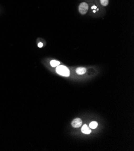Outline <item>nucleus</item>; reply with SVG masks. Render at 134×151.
<instances>
[{"label": "nucleus", "instance_id": "obj_1", "mask_svg": "<svg viewBox=\"0 0 134 151\" xmlns=\"http://www.w3.org/2000/svg\"><path fill=\"white\" fill-rule=\"evenodd\" d=\"M56 72L58 74H59L61 76L68 77L70 75V71L66 66H63V65H58L56 66Z\"/></svg>", "mask_w": 134, "mask_h": 151}, {"label": "nucleus", "instance_id": "obj_2", "mask_svg": "<svg viewBox=\"0 0 134 151\" xmlns=\"http://www.w3.org/2000/svg\"><path fill=\"white\" fill-rule=\"evenodd\" d=\"M88 9H89V5L86 3H84V2L80 4V5L79 6V12L82 14H85V13H87Z\"/></svg>", "mask_w": 134, "mask_h": 151}, {"label": "nucleus", "instance_id": "obj_3", "mask_svg": "<svg viewBox=\"0 0 134 151\" xmlns=\"http://www.w3.org/2000/svg\"><path fill=\"white\" fill-rule=\"evenodd\" d=\"M82 120L79 118H76L72 122V126L74 128H79L82 125Z\"/></svg>", "mask_w": 134, "mask_h": 151}, {"label": "nucleus", "instance_id": "obj_4", "mask_svg": "<svg viewBox=\"0 0 134 151\" xmlns=\"http://www.w3.org/2000/svg\"><path fill=\"white\" fill-rule=\"evenodd\" d=\"M81 131L85 134H90L91 132V128L87 125H84V126H83L82 129H81Z\"/></svg>", "mask_w": 134, "mask_h": 151}, {"label": "nucleus", "instance_id": "obj_5", "mask_svg": "<svg viewBox=\"0 0 134 151\" xmlns=\"http://www.w3.org/2000/svg\"><path fill=\"white\" fill-rule=\"evenodd\" d=\"M86 71H87L86 69H85V68H83V67H82V68H77L76 70V73H78V74H79V75L84 74V73L86 72Z\"/></svg>", "mask_w": 134, "mask_h": 151}, {"label": "nucleus", "instance_id": "obj_6", "mask_svg": "<svg viewBox=\"0 0 134 151\" xmlns=\"http://www.w3.org/2000/svg\"><path fill=\"white\" fill-rule=\"evenodd\" d=\"M50 64H51L52 67H56L58 66V65H60V62L56 60H52L51 61V62H50Z\"/></svg>", "mask_w": 134, "mask_h": 151}, {"label": "nucleus", "instance_id": "obj_7", "mask_svg": "<svg viewBox=\"0 0 134 151\" xmlns=\"http://www.w3.org/2000/svg\"><path fill=\"white\" fill-rule=\"evenodd\" d=\"M97 123L96 122H91L90 123V125H89V127L91 129H95L97 127Z\"/></svg>", "mask_w": 134, "mask_h": 151}, {"label": "nucleus", "instance_id": "obj_8", "mask_svg": "<svg viewBox=\"0 0 134 151\" xmlns=\"http://www.w3.org/2000/svg\"><path fill=\"white\" fill-rule=\"evenodd\" d=\"M100 3L102 6H106L109 3V0H100Z\"/></svg>", "mask_w": 134, "mask_h": 151}, {"label": "nucleus", "instance_id": "obj_9", "mask_svg": "<svg viewBox=\"0 0 134 151\" xmlns=\"http://www.w3.org/2000/svg\"><path fill=\"white\" fill-rule=\"evenodd\" d=\"M38 47L39 48H42L43 47V43H41V42H40L38 43Z\"/></svg>", "mask_w": 134, "mask_h": 151}, {"label": "nucleus", "instance_id": "obj_10", "mask_svg": "<svg viewBox=\"0 0 134 151\" xmlns=\"http://www.w3.org/2000/svg\"><path fill=\"white\" fill-rule=\"evenodd\" d=\"M96 8H97V7H96V6H93V7H91V9H96Z\"/></svg>", "mask_w": 134, "mask_h": 151}]
</instances>
